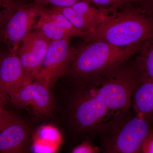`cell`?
Returning <instances> with one entry per match:
<instances>
[{
  "label": "cell",
  "instance_id": "20",
  "mask_svg": "<svg viewBox=\"0 0 153 153\" xmlns=\"http://www.w3.org/2000/svg\"><path fill=\"white\" fill-rule=\"evenodd\" d=\"M16 7V5L12 0H0V27Z\"/></svg>",
  "mask_w": 153,
  "mask_h": 153
},
{
  "label": "cell",
  "instance_id": "21",
  "mask_svg": "<svg viewBox=\"0 0 153 153\" xmlns=\"http://www.w3.org/2000/svg\"><path fill=\"white\" fill-rule=\"evenodd\" d=\"M100 152L99 149L89 141L83 142L73 148V153H97Z\"/></svg>",
  "mask_w": 153,
  "mask_h": 153
},
{
  "label": "cell",
  "instance_id": "3",
  "mask_svg": "<svg viewBox=\"0 0 153 153\" xmlns=\"http://www.w3.org/2000/svg\"><path fill=\"white\" fill-rule=\"evenodd\" d=\"M131 59L103 78L92 80L99 101L120 119L132 106L134 91L140 79L134 60Z\"/></svg>",
  "mask_w": 153,
  "mask_h": 153
},
{
  "label": "cell",
  "instance_id": "4",
  "mask_svg": "<svg viewBox=\"0 0 153 153\" xmlns=\"http://www.w3.org/2000/svg\"><path fill=\"white\" fill-rule=\"evenodd\" d=\"M80 87L71 102L72 120L81 132H104L121 118H119L99 101L92 81H79Z\"/></svg>",
  "mask_w": 153,
  "mask_h": 153
},
{
  "label": "cell",
  "instance_id": "1",
  "mask_svg": "<svg viewBox=\"0 0 153 153\" xmlns=\"http://www.w3.org/2000/svg\"><path fill=\"white\" fill-rule=\"evenodd\" d=\"M116 10L84 40L104 41L119 47L143 44L153 38V14L141 10L134 4Z\"/></svg>",
  "mask_w": 153,
  "mask_h": 153
},
{
  "label": "cell",
  "instance_id": "6",
  "mask_svg": "<svg viewBox=\"0 0 153 153\" xmlns=\"http://www.w3.org/2000/svg\"><path fill=\"white\" fill-rule=\"evenodd\" d=\"M45 5L30 2L17 5L0 27V41L8 50H19L22 39L34 30Z\"/></svg>",
  "mask_w": 153,
  "mask_h": 153
},
{
  "label": "cell",
  "instance_id": "2",
  "mask_svg": "<svg viewBox=\"0 0 153 153\" xmlns=\"http://www.w3.org/2000/svg\"><path fill=\"white\" fill-rule=\"evenodd\" d=\"M87 43L76 49L67 73L77 82L107 76L135 55L143 44L119 47L101 41Z\"/></svg>",
  "mask_w": 153,
  "mask_h": 153
},
{
  "label": "cell",
  "instance_id": "15",
  "mask_svg": "<svg viewBox=\"0 0 153 153\" xmlns=\"http://www.w3.org/2000/svg\"><path fill=\"white\" fill-rule=\"evenodd\" d=\"M44 12L45 15L55 22L68 37L70 38L78 37L85 40L87 37V33H83L74 27L69 20L55 6H53L51 8L45 7Z\"/></svg>",
  "mask_w": 153,
  "mask_h": 153
},
{
  "label": "cell",
  "instance_id": "13",
  "mask_svg": "<svg viewBox=\"0 0 153 153\" xmlns=\"http://www.w3.org/2000/svg\"><path fill=\"white\" fill-rule=\"evenodd\" d=\"M71 7L76 13L93 24L97 28L106 21L114 12L119 9L117 7L96 8L85 0L75 3Z\"/></svg>",
  "mask_w": 153,
  "mask_h": 153
},
{
  "label": "cell",
  "instance_id": "14",
  "mask_svg": "<svg viewBox=\"0 0 153 153\" xmlns=\"http://www.w3.org/2000/svg\"><path fill=\"white\" fill-rule=\"evenodd\" d=\"M134 56L140 78L153 80V38L144 42Z\"/></svg>",
  "mask_w": 153,
  "mask_h": 153
},
{
  "label": "cell",
  "instance_id": "10",
  "mask_svg": "<svg viewBox=\"0 0 153 153\" xmlns=\"http://www.w3.org/2000/svg\"><path fill=\"white\" fill-rule=\"evenodd\" d=\"M50 42L36 30L22 39L18 54L26 74L33 79L42 64Z\"/></svg>",
  "mask_w": 153,
  "mask_h": 153
},
{
  "label": "cell",
  "instance_id": "7",
  "mask_svg": "<svg viewBox=\"0 0 153 153\" xmlns=\"http://www.w3.org/2000/svg\"><path fill=\"white\" fill-rule=\"evenodd\" d=\"M70 38L51 41L39 70L33 79L49 88L67 74L76 49L71 46Z\"/></svg>",
  "mask_w": 153,
  "mask_h": 153
},
{
  "label": "cell",
  "instance_id": "18",
  "mask_svg": "<svg viewBox=\"0 0 153 153\" xmlns=\"http://www.w3.org/2000/svg\"><path fill=\"white\" fill-rule=\"evenodd\" d=\"M18 4H21L27 3V2H34L44 5L46 6L47 4H51L53 6L61 7H71L75 3L83 1V0H14ZM86 1V0H85Z\"/></svg>",
  "mask_w": 153,
  "mask_h": 153
},
{
  "label": "cell",
  "instance_id": "24",
  "mask_svg": "<svg viewBox=\"0 0 153 153\" xmlns=\"http://www.w3.org/2000/svg\"><path fill=\"white\" fill-rule=\"evenodd\" d=\"M141 10L149 14H153V0H141L134 4Z\"/></svg>",
  "mask_w": 153,
  "mask_h": 153
},
{
  "label": "cell",
  "instance_id": "22",
  "mask_svg": "<svg viewBox=\"0 0 153 153\" xmlns=\"http://www.w3.org/2000/svg\"><path fill=\"white\" fill-rule=\"evenodd\" d=\"M88 3L94 4L99 8L121 7V0H86Z\"/></svg>",
  "mask_w": 153,
  "mask_h": 153
},
{
  "label": "cell",
  "instance_id": "26",
  "mask_svg": "<svg viewBox=\"0 0 153 153\" xmlns=\"http://www.w3.org/2000/svg\"><path fill=\"white\" fill-rule=\"evenodd\" d=\"M141 0H121V8L126 5L129 4H136L137 3L139 2Z\"/></svg>",
  "mask_w": 153,
  "mask_h": 153
},
{
  "label": "cell",
  "instance_id": "23",
  "mask_svg": "<svg viewBox=\"0 0 153 153\" xmlns=\"http://www.w3.org/2000/svg\"><path fill=\"white\" fill-rule=\"evenodd\" d=\"M140 153H153V129H151L147 135L141 148Z\"/></svg>",
  "mask_w": 153,
  "mask_h": 153
},
{
  "label": "cell",
  "instance_id": "8",
  "mask_svg": "<svg viewBox=\"0 0 153 153\" xmlns=\"http://www.w3.org/2000/svg\"><path fill=\"white\" fill-rule=\"evenodd\" d=\"M49 88L44 83L29 77L7 94L12 104L16 106L30 107L36 114H45L51 111L53 106Z\"/></svg>",
  "mask_w": 153,
  "mask_h": 153
},
{
  "label": "cell",
  "instance_id": "17",
  "mask_svg": "<svg viewBox=\"0 0 153 153\" xmlns=\"http://www.w3.org/2000/svg\"><path fill=\"white\" fill-rule=\"evenodd\" d=\"M56 8L69 20L74 27L83 33H90L97 29L93 24L88 22L80 14L76 13L71 7H56Z\"/></svg>",
  "mask_w": 153,
  "mask_h": 153
},
{
  "label": "cell",
  "instance_id": "12",
  "mask_svg": "<svg viewBox=\"0 0 153 153\" xmlns=\"http://www.w3.org/2000/svg\"><path fill=\"white\" fill-rule=\"evenodd\" d=\"M132 106L137 114L153 121V80L140 79L132 97Z\"/></svg>",
  "mask_w": 153,
  "mask_h": 153
},
{
  "label": "cell",
  "instance_id": "9",
  "mask_svg": "<svg viewBox=\"0 0 153 153\" xmlns=\"http://www.w3.org/2000/svg\"><path fill=\"white\" fill-rule=\"evenodd\" d=\"M0 153L24 152L29 136L27 124L7 111L0 118Z\"/></svg>",
  "mask_w": 153,
  "mask_h": 153
},
{
  "label": "cell",
  "instance_id": "27",
  "mask_svg": "<svg viewBox=\"0 0 153 153\" xmlns=\"http://www.w3.org/2000/svg\"><path fill=\"white\" fill-rule=\"evenodd\" d=\"M1 127H0V132H1Z\"/></svg>",
  "mask_w": 153,
  "mask_h": 153
},
{
  "label": "cell",
  "instance_id": "5",
  "mask_svg": "<svg viewBox=\"0 0 153 153\" xmlns=\"http://www.w3.org/2000/svg\"><path fill=\"white\" fill-rule=\"evenodd\" d=\"M149 121L137 114L126 115L106 131L102 146L105 152L140 153L143 142L151 129Z\"/></svg>",
  "mask_w": 153,
  "mask_h": 153
},
{
  "label": "cell",
  "instance_id": "11",
  "mask_svg": "<svg viewBox=\"0 0 153 153\" xmlns=\"http://www.w3.org/2000/svg\"><path fill=\"white\" fill-rule=\"evenodd\" d=\"M30 77L26 74L18 50H8L0 55V88L6 93Z\"/></svg>",
  "mask_w": 153,
  "mask_h": 153
},
{
  "label": "cell",
  "instance_id": "25",
  "mask_svg": "<svg viewBox=\"0 0 153 153\" xmlns=\"http://www.w3.org/2000/svg\"><path fill=\"white\" fill-rule=\"evenodd\" d=\"M10 104L12 102L7 94L0 88V107L7 108Z\"/></svg>",
  "mask_w": 153,
  "mask_h": 153
},
{
  "label": "cell",
  "instance_id": "19",
  "mask_svg": "<svg viewBox=\"0 0 153 153\" xmlns=\"http://www.w3.org/2000/svg\"><path fill=\"white\" fill-rule=\"evenodd\" d=\"M38 135L39 139L46 142H54L60 139V134L57 130L52 126H44L38 131Z\"/></svg>",
  "mask_w": 153,
  "mask_h": 153
},
{
  "label": "cell",
  "instance_id": "16",
  "mask_svg": "<svg viewBox=\"0 0 153 153\" xmlns=\"http://www.w3.org/2000/svg\"><path fill=\"white\" fill-rule=\"evenodd\" d=\"M44 10L36 22L34 30L39 31L51 41L70 38L55 22L45 15Z\"/></svg>",
  "mask_w": 153,
  "mask_h": 153
}]
</instances>
